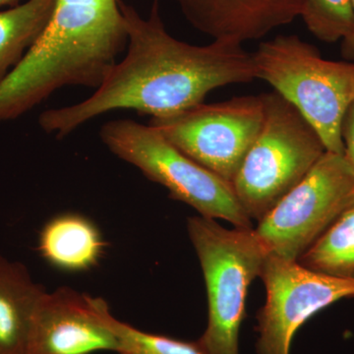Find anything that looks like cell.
I'll use <instances>...</instances> for the list:
<instances>
[{
	"instance_id": "6da1fadb",
	"label": "cell",
	"mask_w": 354,
	"mask_h": 354,
	"mask_svg": "<svg viewBox=\"0 0 354 354\" xmlns=\"http://www.w3.org/2000/svg\"><path fill=\"white\" fill-rule=\"evenodd\" d=\"M127 25L125 57L88 99L39 115L48 134L64 138L85 123L114 111H135L162 118L202 104L211 91L256 79L252 53L234 41L194 46L169 34L160 17V0L150 16L120 0Z\"/></svg>"
},
{
	"instance_id": "5bb4252c",
	"label": "cell",
	"mask_w": 354,
	"mask_h": 354,
	"mask_svg": "<svg viewBox=\"0 0 354 354\" xmlns=\"http://www.w3.org/2000/svg\"><path fill=\"white\" fill-rule=\"evenodd\" d=\"M55 2L57 0H27L0 11V84L43 34Z\"/></svg>"
},
{
	"instance_id": "7a4b0ae2",
	"label": "cell",
	"mask_w": 354,
	"mask_h": 354,
	"mask_svg": "<svg viewBox=\"0 0 354 354\" xmlns=\"http://www.w3.org/2000/svg\"><path fill=\"white\" fill-rule=\"evenodd\" d=\"M127 44L120 0H57L43 34L0 84V122L67 86L99 88Z\"/></svg>"
},
{
	"instance_id": "8992f818",
	"label": "cell",
	"mask_w": 354,
	"mask_h": 354,
	"mask_svg": "<svg viewBox=\"0 0 354 354\" xmlns=\"http://www.w3.org/2000/svg\"><path fill=\"white\" fill-rule=\"evenodd\" d=\"M100 137L114 156L164 186L171 198L189 205L200 216L252 228L232 184L187 157L150 124L111 120L102 125Z\"/></svg>"
},
{
	"instance_id": "d6986e66",
	"label": "cell",
	"mask_w": 354,
	"mask_h": 354,
	"mask_svg": "<svg viewBox=\"0 0 354 354\" xmlns=\"http://www.w3.org/2000/svg\"><path fill=\"white\" fill-rule=\"evenodd\" d=\"M354 10V0H351ZM342 57L348 62H354V34L351 38L342 41Z\"/></svg>"
},
{
	"instance_id": "4fadbf2b",
	"label": "cell",
	"mask_w": 354,
	"mask_h": 354,
	"mask_svg": "<svg viewBox=\"0 0 354 354\" xmlns=\"http://www.w3.org/2000/svg\"><path fill=\"white\" fill-rule=\"evenodd\" d=\"M24 265L0 255V354H24L32 312L44 292Z\"/></svg>"
},
{
	"instance_id": "3957f363",
	"label": "cell",
	"mask_w": 354,
	"mask_h": 354,
	"mask_svg": "<svg viewBox=\"0 0 354 354\" xmlns=\"http://www.w3.org/2000/svg\"><path fill=\"white\" fill-rule=\"evenodd\" d=\"M252 57L256 79L269 83L299 111L328 152L344 156L342 123L354 102V62L324 59L295 35L263 41Z\"/></svg>"
},
{
	"instance_id": "ac0fdd59",
	"label": "cell",
	"mask_w": 354,
	"mask_h": 354,
	"mask_svg": "<svg viewBox=\"0 0 354 354\" xmlns=\"http://www.w3.org/2000/svg\"><path fill=\"white\" fill-rule=\"evenodd\" d=\"M344 157L354 172V102L344 113L342 123Z\"/></svg>"
},
{
	"instance_id": "9c48e42d",
	"label": "cell",
	"mask_w": 354,
	"mask_h": 354,
	"mask_svg": "<svg viewBox=\"0 0 354 354\" xmlns=\"http://www.w3.org/2000/svg\"><path fill=\"white\" fill-rule=\"evenodd\" d=\"M259 278L266 302L257 313L258 354H290L298 329L321 310L354 297V279L335 278L268 254Z\"/></svg>"
},
{
	"instance_id": "7c38bea8",
	"label": "cell",
	"mask_w": 354,
	"mask_h": 354,
	"mask_svg": "<svg viewBox=\"0 0 354 354\" xmlns=\"http://www.w3.org/2000/svg\"><path fill=\"white\" fill-rule=\"evenodd\" d=\"M104 244L92 221L78 214H64L44 225L39 234V251L57 269L82 272L97 264Z\"/></svg>"
},
{
	"instance_id": "5b68a950",
	"label": "cell",
	"mask_w": 354,
	"mask_h": 354,
	"mask_svg": "<svg viewBox=\"0 0 354 354\" xmlns=\"http://www.w3.org/2000/svg\"><path fill=\"white\" fill-rule=\"evenodd\" d=\"M264 122L232 187L250 220L260 221L326 153L318 133L277 92L261 95Z\"/></svg>"
},
{
	"instance_id": "e0dca14e",
	"label": "cell",
	"mask_w": 354,
	"mask_h": 354,
	"mask_svg": "<svg viewBox=\"0 0 354 354\" xmlns=\"http://www.w3.org/2000/svg\"><path fill=\"white\" fill-rule=\"evenodd\" d=\"M109 323L120 342V354H209L199 339L184 342L150 334L121 322L113 315L109 317Z\"/></svg>"
},
{
	"instance_id": "30bf717a",
	"label": "cell",
	"mask_w": 354,
	"mask_h": 354,
	"mask_svg": "<svg viewBox=\"0 0 354 354\" xmlns=\"http://www.w3.org/2000/svg\"><path fill=\"white\" fill-rule=\"evenodd\" d=\"M109 305L72 290L44 291L32 312L24 354H93L120 348Z\"/></svg>"
},
{
	"instance_id": "2e32d148",
	"label": "cell",
	"mask_w": 354,
	"mask_h": 354,
	"mask_svg": "<svg viewBox=\"0 0 354 354\" xmlns=\"http://www.w3.org/2000/svg\"><path fill=\"white\" fill-rule=\"evenodd\" d=\"M300 17L309 32L326 43L344 41L354 34L351 0H304Z\"/></svg>"
},
{
	"instance_id": "9a60e30c",
	"label": "cell",
	"mask_w": 354,
	"mask_h": 354,
	"mask_svg": "<svg viewBox=\"0 0 354 354\" xmlns=\"http://www.w3.org/2000/svg\"><path fill=\"white\" fill-rule=\"evenodd\" d=\"M297 262L314 272L354 279V196Z\"/></svg>"
},
{
	"instance_id": "ffe728a7",
	"label": "cell",
	"mask_w": 354,
	"mask_h": 354,
	"mask_svg": "<svg viewBox=\"0 0 354 354\" xmlns=\"http://www.w3.org/2000/svg\"><path fill=\"white\" fill-rule=\"evenodd\" d=\"M19 4L20 0H0V7L8 6L10 8V7L19 6Z\"/></svg>"
},
{
	"instance_id": "52a82bcc",
	"label": "cell",
	"mask_w": 354,
	"mask_h": 354,
	"mask_svg": "<svg viewBox=\"0 0 354 354\" xmlns=\"http://www.w3.org/2000/svg\"><path fill=\"white\" fill-rule=\"evenodd\" d=\"M354 196V172L328 152L254 228L268 253L297 261Z\"/></svg>"
},
{
	"instance_id": "ba28073f",
	"label": "cell",
	"mask_w": 354,
	"mask_h": 354,
	"mask_svg": "<svg viewBox=\"0 0 354 354\" xmlns=\"http://www.w3.org/2000/svg\"><path fill=\"white\" fill-rule=\"evenodd\" d=\"M264 102L259 95L202 104L149 124L179 151L203 167L234 183L249 149L264 122Z\"/></svg>"
},
{
	"instance_id": "277c9868",
	"label": "cell",
	"mask_w": 354,
	"mask_h": 354,
	"mask_svg": "<svg viewBox=\"0 0 354 354\" xmlns=\"http://www.w3.org/2000/svg\"><path fill=\"white\" fill-rule=\"evenodd\" d=\"M187 230L208 297V327L199 342L209 354H239L248 288L269 253L253 227L227 230L197 216L188 218Z\"/></svg>"
},
{
	"instance_id": "8fae6325",
	"label": "cell",
	"mask_w": 354,
	"mask_h": 354,
	"mask_svg": "<svg viewBox=\"0 0 354 354\" xmlns=\"http://www.w3.org/2000/svg\"><path fill=\"white\" fill-rule=\"evenodd\" d=\"M195 29L214 41L264 38L301 15L304 0H174Z\"/></svg>"
}]
</instances>
